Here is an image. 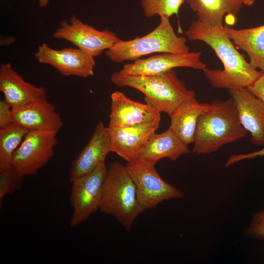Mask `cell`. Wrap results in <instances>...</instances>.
I'll use <instances>...</instances> for the list:
<instances>
[{
  "label": "cell",
  "instance_id": "6da1fadb",
  "mask_svg": "<svg viewBox=\"0 0 264 264\" xmlns=\"http://www.w3.org/2000/svg\"><path fill=\"white\" fill-rule=\"evenodd\" d=\"M185 34L190 41L206 44L221 61L222 70L206 68L202 70L213 87L227 90L247 88L259 75L260 71L253 68L235 47L225 25H212L198 19L191 22Z\"/></svg>",
  "mask_w": 264,
  "mask_h": 264
},
{
  "label": "cell",
  "instance_id": "7a4b0ae2",
  "mask_svg": "<svg viewBox=\"0 0 264 264\" xmlns=\"http://www.w3.org/2000/svg\"><path fill=\"white\" fill-rule=\"evenodd\" d=\"M246 134L232 98L216 100L198 118L192 152L198 154H209L225 144L245 137Z\"/></svg>",
  "mask_w": 264,
  "mask_h": 264
},
{
  "label": "cell",
  "instance_id": "3957f363",
  "mask_svg": "<svg viewBox=\"0 0 264 264\" xmlns=\"http://www.w3.org/2000/svg\"><path fill=\"white\" fill-rule=\"evenodd\" d=\"M111 81L118 87H129L145 95L146 103L170 116L185 101L195 97L193 90L188 89L174 70L150 76H130L119 71L111 76Z\"/></svg>",
  "mask_w": 264,
  "mask_h": 264
},
{
  "label": "cell",
  "instance_id": "277c9868",
  "mask_svg": "<svg viewBox=\"0 0 264 264\" xmlns=\"http://www.w3.org/2000/svg\"><path fill=\"white\" fill-rule=\"evenodd\" d=\"M99 209L113 216L127 230L143 212L134 182L125 165L119 162H111L108 168Z\"/></svg>",
  "mask_w": 264,
  "mask_h": 264
},
{
  "label": "cell",
  "instance_id": "5b68a950",
  "mask_svg": "<svg viewBox=\"0 0 264 264\" xmlns=\"http://www.w3.org/2000/svg\"><path fill=\"white\" fill-rule=\"evenodd\" d=\"M187 39L177 36L169 18L160 17L157 27L147 34L128 41L120 40L106 51L112 62L133 61L142 56L156 53H185L190 51Z\"/></svg>",
  "mask_w": 264,
  "mask_h": 264
},
{
  "label": "cell",
  "instance_id": "8992f818",
  "mask_svg": "<svg viewBox=\"0 0 264 264\" xmlns=\"http://www.w3.org/2000/svg\"><path fill=\"white\" fill-rule=\"evenodd\" d=\"M155 165L141 159L127 162L125 165L134 182L137 200L143 212L154 208L164 200L183 196L178 189L160 177Z\"/></svg>",
  "mask_w": 264,
  "mask_h": 264
},
{
  "label": "cell",
  "instance_id": "52a82bcc",
  "mask_svg": "<svg viewBox=\"0 0 264 264\" xmlns=\"http://www.w3.org/2000/svg\"><path fill=\"white\" fill-rule=\"evenodd\" d=\"M108 168L105 163L72 182L69 201L73 209L70 226L75 227L99 209Z\"/></svg>",
  "mask_w": 264,
  "mask_h": 264
},
{
  "label": "cell",
  "instance_id": "ba28073f",
  "mask_svg": "<svg viewBox=\"0 0 264 264\" xmlns=\"http://www.w3.org/2000/svg\"><path fill=\"white\" fill-rule=\"evenodd\" d=\"M58 132L28 131L14 153L13 166L25 176L37 174L53 156Z\"/></svg>",
  "mask_w": 264,
  "mask_h": 264
},
{
  "label": "cell",
  "instance_id": "9c48e42d",
  "mask_svg": "<svg viewBox=\"0 0 264 264\" xmlns=\"http://www.w3.org/2000/svg\"><path fill=\"white\" fill-rule=\"evenodd\" d=\"M53 38L70 42L77 48L95 57L101 55L121 40L108 30H99L84 23L74 15L69 22L62 21Z\"/></svg>",
  "mask_w": 264,
  "mask_h": 264
},
{
  "label": "cell",
  "instance_id": "30bf717a",
  "mask_svg": "<svg viewBox=\"0 0 264 264\" xmlns=\"http://www.w3.org/2000/svg\"><path fill=\"white\" fill-rule=\"evenodd\" d=\"M34 56L38 62L52 66L64 76L87 78L94 74V57L78 48L57 50L44 43Z\"/></svg>",
  "mask_w": 264,
  "mask_h": 264
},
{
  "label": "cell",
  "instance_id": "8fae6325",
  "mask_svg": "<svg viewBox=\"0 0 264 264\" xmlns=\"http://www.w3.org/2000/svg\"><path fill=\"white\" fill-rule=\"evenodd\" d=\"M202 52L185 53H163L146 59H138L124 65L119 71L130 76H150L163 73L176 67L203 70L207 65L202 62Z\"/></svg>",
  "mask_w": 264,
  "mask_h": 264
},
{
  "label": "cell",
  "instance_id": "7c38bea8",
  "mask_svg": "<svg viewBox=\"0 0 264 264\" xmlns=\"http://www.w3.org/2000/svg\"><path fill=\"white\" fill-rule=\"evenodd\" d=\"M160 121L132 126H109L111 152L127 162L136 160L148 140L159 128Z\"/></svg>",
  "mask_w": 264,
  "mask_h": 264
},
{
  "label": "cell",
  "instance_id": "4fadbf2b",
  "mask_svg": "<svg viewBox=\"0 0 264 264\" xmlns=\"http://www.w3.org/2000/svg\"><path fill=\"white\" fill-rule=\"evenodd\" d=\"M236 108L241 124L250 134V141L264 145V103L247 88L228 89Z\"/></svg>",
  "mask_w": 264,
  "mask_h": 264
},
{
  "label": "cell",
  "instance_id": "5bb4252c",
  "mask_svg": "<svg viewBox=\"0 0 264 264\" xmlns=\"http://www.w3.org/2000/svg\"><path fill=\"white\" fill-rule=\"evenodd\" d=\"M110 152H111V145L109 130L108 127L100 121L88 143L73 161L69 181L72 182L104 163Z\"/></svg>",
  "mask_w": 264,
  "mask_h": 264
},
{
  "label": "cell",
  "instance_id": "9a60e30c",
  "mask_svg": "<svg viewBox=\"0 0 264 264\" xmlns=\"http://www.w3.org/2000/svg\"><path fill=\"white\" fill-rule=\"evenodd\" d=\"M13 123L27 131H55L63 125L54 105L44 96L34 102L12 110Z\"/></svg>",
  "mask_w": 264,
  "mask_h": 264
},
{
  "label": "cell",
  "instance_id": "2e32d148",
  "mask_svg": "<svg viewBox=\"0 0 264 264\" xmlns=\"http://www.w3.org/2000/svg\"><path fill=\"white\" fill-rule=\"evenodd\" d=\"M110 126H132L160 119V112L152 106L133 101L123 92L110 96Z\"/></svg>",
  "mask_w": 264,
  "mask_h": 264
},
{
  "label": "cell",
  "instance_id": "e0dca14e",
  "mask_svg": "<svg viewBox=\"0 0 264 264\" xmlns=\"http://www.w3.org/2000/svg\"><path fill=\"white\" fill-rule=\"evenodd\" d=\"M0 91L12 109L18 108L46 96L45 89L25 81L10 63L0 67Z\"/></svg>",
  "mask_w": 264,
  "mask_h": 264
},
{
  "label": "cell",
  "instance_id": "ac0fdd59",
  "mask_svg": "<svg viewBox=\"0 0 264 264\" xmlns=\"http://www.w3.org/2000/svg\"><path fill=\"white\" fill-rule=\"evenodd\" d=\"M189 152L188 145L169 128L161 133L153 134L145 145L138 159L156 164L157 161L165 158L175 161L181 155Z\"/></svg>",
  "mask_w": 264,
  "mask_h": 264
},
{
  "label": "cell",
  "instance_id": "d6986e66",
  "mask_svg": "<svg viewBox=\"0 0 264 264\" xmlns=\"http://www.w3.org/2000/svg\"><path fill=\"white\" fill-rule=\"evenodd\" d=\"M210 106L198 102L196 97L185 101L169 116V128L186 144L193 143L198 118Z\"/></svg>",
  "mask_w": 264,
  "mask_h": 264
},
{
  "label": "cell",
  "instance_id": "ffe728a7",
  "mask_svg": "<svg viewBox=\"0 0 264 264\" xmlns=\"http://www.w3.org/2000/svg\"><path fill=\"white\" fill-rule=\"evenodd\" d=\"M225 30L234 44L245 52L251 66L264 69V24L251 28L235 29L225 24Z\"/></svg>",
  "mask_w": 264,
  "mask_h": 264
},
{
  "label": "cell",
  "instance_id": "44dd1931",
  "mask_svg": "<svg viewBox=\"0 0 264 264\" xmlns=\"http://www.w3.org/2000/svg\"><path fill=\"white\" fill-rule=\"evenodd\" d=\"M198 19L216 26H223L225 16L235 17L242 6L237 0H185Z\"/></svg>",
  "mask_w": 264,
  "mask_h": 264
},
{
  "label": "cell",
  "instance_id": "7402d4cb",
  "mask_svg": "<svg viewBox=\"0 0 264 264\" xmlns=\"http://www.w3.org/2000/svg\"><path fill=\"white\" fill-rule=\"evenodd\" d=\"M27 132L14 123L0 129V170L13 166L14 153Z\"/></svg>",
  "mask_w": 264,
  "mask_h": 264
},
{
  "label": "cell",
  "instance_id": "603a6c76",
  "mask_svg": "<svg viewBox=\"0 0 264 264\" xmlns=\"http://www.w3.org/2000/svg\"><path fill=\"white\" fill-rule=\"evenodd\" d=\"M145 17L149 18L155 15L169 18L177 15L181 5L185 0H140Z\"/></svg>",
  "mask_w": 264,
  "mask_h": 264
},
{
  "label": "cell",
  "instance_id": "cb8c5ba5",
  "mask_svg": "<svg viewBox=\"0 0 264 264\" xmlns=\"http://www.w3.org/2000/svg\"><path fill=\"white\" fill-rule=\"evenodd\" d=\"M25 176L13 166L0 170V204L7 194H13L22 188Z\"/></svg>",
  "mask_w": 264,
  "mask_h": 264
},
{
  "label": "cell",
  "instance_id": "d4e9b609",
  "mask_svg": "<svg viewBox=\"0 0 264 264\" xmlns=\"http://www.w3.org/2000/svg\"><path fill=\"white\" fill-rule=\"evenodd\" d=\"M247 234L253 238L264 240V211L256 213L253 216Z\"/></svg>",
  "mask_w": 264,
  "mask_h": 264
},
{
  "label": "cell",
  "instance_id": "484cf974",
  "mask_svg": "<svg viewBox=\"0 0 264 264\" xmlns=\"http://www.w3.org/2000/svg\"><path fill=\"white\" fill-rule=\"evenodd\" d=\"M12 109L4 100L0 101V129L5 128L13 123Z\"/></svg>",
  "mask_w": 264,
  "mask_h": 264
},
{
  "label": "cell",
  "instance_id": "4316f807",
  "mask_svg": "<svg viewBox=\"0 0 264 264\" xmlns=\"http://www.w3.org/2000/svg\"><path fill=\"white\" fill-rule=\"evenodd\" d=\"M247 88L264 103V69Z\"/></svg>",
  "mask_w": 264,
  "mask_h": 264
},
{
  "label": "cell",
  "instance_id": "83f0119b",
  "mask_svg": "<svg viewBox=\"0 0 264 264\" xmlns=\"http://www.w3.org/2000/svg\"><path fill=\"white\" fill-rule=\"evenodd\" d=\"M262 156H264V145L263 148L258 151L247 154H235L230 155L225 163V166H229L243 160Z\"/></svg>",
  "mask_w": 264,
  "mask_h": 264
},
{
  "label": "cell",
  "instance_id": "f1b7e54d",
  "mask_svg": "<svg viewBox=\"0 0 264 264\" xmlns=\"http://www.w3.org/2000/svg\"><path fill=\"white\" fill-rule=\"evenodd\" d=\"M242 4L246 6H251L255 2V0H237Z\"/></svg>",
  "mask_w": 264,
  "mask_h": 264
},
{
  "label": "cell",
  "instance_id": "f546056e",
  "mask_svg": "<svg viewBox=\"0 0 264 264\" xmlns=\"http://www.w3.org/2000/svg\"><path fill=\"white\" fill-rule=\"evenodd\" d=\"M40 7H45L48 5L49 0H38Z\"/></svg>",
  "mask_w": 264,
  "mask_h": 264
}]
</instances>
